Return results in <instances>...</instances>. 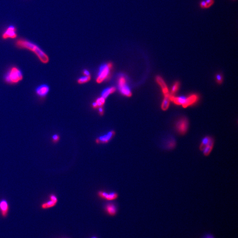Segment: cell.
<instances>
[{
  "label": "cell",
  "mask_w": 238,
  "mask_h": 238,
  "mask_svg": "<svg viewBox=\"0 0 238 238\" xmlns=\"http://www.w3.org/2000/svg\"><path fill=\"white\" fill-rule=\"evenodd\" d=\"M233 1H236V0H233Z\"/></svg>",
  "instance_id": "obj_29"
},
{
  "label": "cell",
  "mask_w": 238,
  "mask_h": 238,
  "mask_svg": "<svg viewBox=\"0 0 238 238\" xmlns=\"http://www.w3.org/2000/svg\"><path fill=\"white\" fill-rule=\"evenodd\" d=\"M214 143V139L213 137L210 136H205L201 140L199 146V150L203 152L205 156H208L213 151Z\"/></svg>",
  "instance_id": "obj_3"
},
{
  "label": "cell",
  "mask_w": 238,
  "mask_h": 238,
  "mask_svg": "<svg viewBox=\"0 0 238 238\" xmlns=\"http://www.w3.org/2000/svg\"><path fill=\"white\" fill-rule=\"evenodd\" d=\"M60 136L58 134H55L52 136L51 138V141L53 144H57L59 142Z\"/></svg>",
  "instance_id": "obj_21"
},
{
  "label": "cell",
  "mask_w": 238,
  "mask_h": 238,
  "mask_svg": "<svg viewBox=\"0 0 238 238\" xmlns=\"http://www.w3.org/2000/svg\"><path fill=\"white\" fill-rule=\"evenodd\" d=\"M180 83L178 81L175 82L173 85L172 86L171 88V91L170 95H174L177 92L178 90L180 88Z\"/></svg>",
  "instance_id": "obj_20"
},
{
  "label": "cell",
  "mask_w": 238,
  "mask_h": 238,
  "mask_svg": "<svg viewBox=\"0 0 238 238\" xmlns=\"http://www.w3.org/2000/svg\"><path fill=\"white\" fill-rule=\"evenodd\" d=\"M98 195L99 198L107 201H113L118 198V194L115 192L107 193L103 191H99Z\"/></svg>",
  "instance_id": "obj_11"
},
{
  "label": "cell",
  "mask_w": 238,
  "mask_h": 238,
  "mask_svg": "<svg viewBox=\"0 0 238 238\" xmlns=\"http://www.w3.org/2000/svg\"><path fill=\"white\" fill-rule=\"evenodd\" d=\"M115 134L116 133L114 131H110L105 135L100 136L98 138L96 139L95 142L96 143L98 144H104L108 143L114 137Z\"/></svg>",
  "instance_id": "obj_9"
},
{
  "label": "cell",
  "mask_w": 238,
  "mask_h": 238,
  "mask_svg": "<svg viewBox=\"0 0 238 238\" xmlns=\"http://www.w3.org/2000/svg\"><path fill=\"white\" fill-rule=\"evenodd\" d=\"M106 213L111 216H114L117 213V208L116 205L112 203L108 204L105 206Z\"/></svg>",
  "instance_id": "obj_16"
},
{
  "label": "cell",
  "mask_w": 238,
  "mask_h": 238,
  "mask_svg": "<svg viewBox=\"0 0 238 238\" xmlns=\"http://www.w3.org/2000/svg\"><path fill=\"white\" fill-rule=\"evenodd\" d=\"M91 238H97L95 237H93Z\"/></svg>",
  "instance_id": "obj_28"
},
{
  "label": "cell",
  "mask_w": 238,
  "mask_h": 238,
  "mask_svg": "<svg viewBox=\"0 0 238 238\" xmlns=\"http://www.w3.org/2000/svg\"><path fill=\"white\" fill-rule=\"evenodd\" d=\"M215 0H201L199 2V6L202 10L209 9L215 4Z\"/></svg>",
  "instance_id": "obj_15"
},
{
  "label": "cell",
  "mask_w": 238,
  "mask_h": 238,
  "mask_svg": "<svg viewBox=\"0 0 238 238\" xmlns=\"http://www.w3.org/2000/svg\"><path fill=\"white\" fill-rule=\"evenodd\" d=\"M89 79H90V76L85 75V76L80 77L78 80V82L80 84H84V83L88 82Z\"/></svg>",
  "instance_id": "obj_22"
},
{
  "label": "cell",
  "mask_w": 238,
  "mask_h": 238,
  "mask_svg": "<svg viewBox=\"0 0 238 238\" xmlns=\"http://www.w3.org/2000/svg\"><path fill=\"white\" fill-rule=\"evenodd\" d=\"M4 79L7 84H15L23 80V73L19 68L16 67H12L6 73Z\"/></svg>",
  "instance_id": "obj_2"
},
{
  "label": "cell",
  "mask_w": 238,
  "mask_h": 238,
  "mask_svg": "<svg viewBox=\"0 0 238 238\" xmlns=\"http://www.w3.org/2000/svg\"><path fill=\"white\" fill-rule=\"evenodd\" d=\"M115 90V88L113 87L106 88L101 93V97L106 99L109 95L113 93Z\"/></svg>",
  "instance_id": "obj_19"
},
{
  "label": "cell",
  "mask_w": 238,
  "mask_h": 238,
  "mask_svg": "<svg viewBox=\"0 0 238 238\" xmlns=\"http://www.w3.org/2000/svg\"><path fill=\"white\" fill-rule=\"evenodd\" d=\"M10 204L6 199L3 198L0 200V214L4 218H6L10 211Z\"/></svg>",
  "instance_id": "obj_10"
},
{
  "label": "cell",
  "mask_w": 238,
  "mask_h": 238,
  "mask_svg": "<svg viewBox=\"0 0 238 238\" xmlns=\"http://www.w3.org/2000/svg\"><path fill=\"white\" fill-rule=\"evenodd\" d=\"M48 197L49 198L48 201L44 202L41 204L40 208L41 209L43 210L49 209L56 206L58 203V199L56 194H50L49 195Z\"/></svg>",
  "instance_id": "obj_6"
},
{
  "label": "cell",
  "mask_w": 238,
  "mask_h": 238,
  "mask_svg": "<svg viewBox=\"0 0 238 238\" xmlns=\"http://www.w3.org/2000/svg\"><path fill=\"white\" fill-rule=\"evenodd\" d=\"M119 89L121 93L126 96L129 97L132 95L131 89L126 82L125 78L120 77L119 80Z\"/></svg>",
  "instance_id": "obj_8"
},
{
  "label": "cell",
  "mask_w": 238,
  "mask_h": 238,
  "mask_svg": "<svg viewBox=\"0 0 238 238\" xmlns=\"http://www.w3.org/2000/svg\"><path fill=\"white\" fill-rule=\"evenodd\" d=\"M84 74L85 75H86V76H89V71H87L86 70H85L84 72Z\"/></svg>",
  "instance_id": "obj_25"
},
{
  "label": "cell",
  "mask_w": 238,
  "mask_h": 238,
  "mask_svg": "<svg viewBox=\"0 0 238 238\" xmlns=\"http://www.w3.org/2000/svg\"><path fill=\"white\" fill-rule=\"evenodd\" d=\"M111 64H104L100 68L97 81L98 83H101L106 79L110 73Z\"/></svg>",
  "instance_id": "obj_5"
},
{
  "label": "cell",
  "mask_w": 238,
  "mask_h": 238,
  "mask_svg": "<svg viewBox=\"0 0 238 238\" xmlns=\"http://www.w3.org/2000/svg\"><path fill=\"white\" fill-rule=\"evenodd\" d=\"M16 27L14 25H10L7 27L2 35L3 39L6 40L9 38L14 39L17 37Z\"/></svg>",
  "instance_id": "obj_7"
},
{
  "label": "cell",
  "mask_w": 238,
  "mask_h": 238,
  "mask_svg": "<svg viewBox=\"0 0 238 238\" xmlns=\"http://www.w3.org/2000/svg\"><path fill=\"white\" fill-rule=\"evenodd\" d=\"M92 106L94 107H96L98 106L97 103L96 102H94V103L92 104Z\"/></svg>",
  "instance_id": "obj_26"
},
{
  "label": "cell",
  "mask_w": 238,
  "mask_h": 238,
  "mask_svg": "<svg viewBox=\"0 0 238 238\" xmlns=\"http://www.w3.org/2000/svg\"><path fill=\"white\" fill-rule=\"evenodd\" d=\"M16 47L20 49L29 50L34 52L43 64H47L49 61V58L46 52L34 42L24 38H19L15 42Z\"/></svg>",
  "instance_id": "obj_1"
},
{
  "label": "cell",
  "mask_w": 238,
  "mask_h": 238,
  "mask_svg": "<svg viewBox=\"0 0 238 238\" xmlns=\"http://www.w3.org/2000/svg\"><path fill=\"white\" fill-rule=\"evenodd\" d=\"M164 99L162 101L161 104V109L163 110L166 111L168 109L169 106L170 99V95L168 96L164 97Z\"/></svg>",
  "instance_id": "obj_18"
},
{
  "label": "cell",
  "mask_w": 238,
  "mask_h": 238,
  "mask_svg": "<svg viewBox=\"0 0 238 238\" xmlns=\"http://www.w3.org/2000/svg\"><path fill=\"white\" fill-rule=\"evenodd\" d=\"M215 79L216 80L218 84H222V82H223V76H222L221 74H217L215 76Z\"/></svg>",
  "instance_id": "obj_23"
},
{
  "label": "cell",
  "mask_w": 238,
  "mask_h": 238,
  "mask_svg": "<svg viewBox=\"0 0 238 238\" xmlns=\"http://www.w3.org/2000/svg\"><path fill=\"white\" fill-rule=\"evenodd\" d=\"M189 128V121L188 119L183 118L179 119L175 125V129L178 133L181 135L187 133Z\"/></svg>",
  "instance_id": "obj_4"
},
{
  "label": "cell",
  "mask_w": 238,
  "mask_h": 238,
  "mask_svg": "<svg viewBox=\"0 0 238 238\" xmlns=\"http://www.w3.org/2000/svg\"><path fill=\"white\" fill-rule=\"evenodd\" d=\"M99 111L100 113L101 114V113H102V112H103V109H102V108H101V107L99 109Z\"/></svg>",
  "instance_id": "obj_27"
},
{
  "label": "cell",
  "mask_w": 238,
  "mask_h": 238,
  "mask_svg": "<svg viewBox=\"0 0 238 238\" xmlns=\"http://www.w3.org/2000/svg\"><path fill=\"white\" fill-rule=\"evenodd\" d=\"M199 96L197 94H192L187 97H185L184 103L182 105L183 108L188 107L192 105H194L198 101Z\"/></svg>",
  "instance_id": "obj_12"
},
{
  "label": "cell",
  "mask_w": 238,
  "mask_h": 238,
  "mask_svg": "<svg viewBox=\"0 0 238 238\" xmlns=\"http://www.w3.org/2000/svg\"><path fill=\"white\" fill-rule=\"evenodd\" d=\"M156 80L157 82L158 83V84L161 87L164 97L168 96L170 94L169 93L168 88L166 83H165L163 79H162V77L158 75L156 78Z\"/></svg>",
  "instance_id": "obj_14"
},
{
  "label": "cell",
  "mask_w": 238,
  "mask_h": 238,
  "mask_svg": "<svg viewBox=\"0 0 238 238\" xmlns=\"http://www.w3.org/2000/svg\"><path fill=\"white\" fill-rule=\"evenodd\" d=\"M177 146V142L173 139H170L166 142L165 148L168 150H171L175 149Z\"/></svg>",
  "instance_id": "obj_17"
},
{
  "label": "cell",
  "mask_w": 238,
  "mask_h": 238,
  "mask_svg": "<svg viewBox=\"0 0 238 238\" xmlns=\"http://www.w3.org/2000/svg\"><path fill=\"white\" fill-rule=\"evenodd\" d=\"M50 91V87L47 84H42L38 86L35 89L36 95L40 97L44 98L47 95Z\"/></svg>",
  "instance_id": "obj_13"
},
{
  "label": "cell",
  "mask_w": 238,
  "mask_h": 238,
  "mask_svg": "<svg viewBox=\"0 0 238 238\" xmlns=\"http://www.w3.org/2000/svg\"><path fill=\"white\" fill-rule=\"evenodd\" d=\"M96 102L97 103L98 106H101L103 104L102 102H101V101L100 98H98V99L97 100Z\"/></svg>",
  "instance_id": "obj_24"
}]
</instances>
